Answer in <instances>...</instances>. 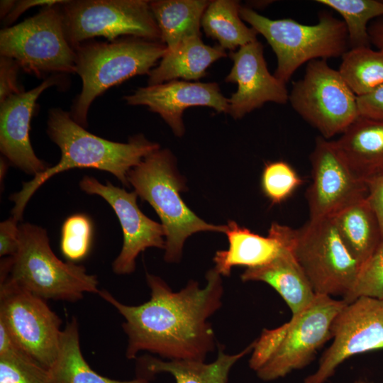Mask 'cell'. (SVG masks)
Masks as SVG:
<instances>
[{
  "label": "cell",
  "mask_w": 383,
  "mask_h": 383,
  "mask_svg": "<svg viewBox=\"0 0 383 383\" xmlns=\"http://www.w3.org/2000/svg\"><path fill=\"white\" fill-rule=\"evenodd\" d=\"M146 279L150 298L140 305L124 304L106 290L98 294L125 319L126 357L135 358L146 350L169 360L204 361L214 346L208 318L221 306V275L212 269L206 273L204 288L190 281L177 292L159 277L147 274Z\"/></svg>",
  "instance_id": "6da1fadb"
},
{
  "label": "cell",
  "mask_w": 383,
  "mask_h": 383,
  "mask_svg": "<svg viewBox=\"0 0 383 383\" xmlns=\"http://www.w3.org/2000/svg\"><path fill=\"white\" fill-rule=\"evenodd\" d=\"M47 133L59 147L61 157L57 164L47 168L24 182L22 189L12 194V216L21 219L26 206L33 194L52 176L74 168H91L113 174L125 186H129L128 174L150 154L160 149L157 143L143 135L128 143L111 141L96 136L77 123L70 112L60 108L49 111Z\"/></svg>",
  "instance_id": "7a4b0ae2"
},
{
  "label": "cell",
  "mask_w": 383,
  "mask_h": 383,
  "mask_svg": "<svg viewBox=\"0 0 383 383\" xmlns=\"http://www.w3.org/2000/svg\"><path fill=\"white\" fill-rule=\"evenodd\" d=\"M346 304L343 299L316 295L306 309L288 322L276 328L264 329L254 340L250 367L264 381L303 369L332 339L334 321Z\"/></svg>",
  "instance_id": "3957f363"
},
{
  "label": "cell",
  "mask_w": 383,
  "mask_h": 383,
  "mask_svg": "<svg viewBox=\"0 0 383 383\" xmlns=\"http://www.w3.org/2000/svg\"><path fill=\"white\" fill-rule=\"evenodd\" d=\"M74 50L75 73L81 77L82 87L70 113L85 128L89 107L97 96L131 77L148 75L167 48L161 41L131 37L109 42H84Z\"/></svg>",
  "instance_id": "277c9868"
},
{
  "label": "cell",
  "mask_w": 383,
  "mask_h": 383,
  "mask_svg": "<svg viewBox=\"0 0 383 383\" xmlns=\"http://www.w3.org/2000/svg\"><path fill=\"white\" fill-rule=\"evenodd\" d=\"M128 181L138 196L148 202L159 216L165 233V260H179L183 245L192 234L201 231L225 233L226 226L207 223L182 200L183 179L175 169L167 150H157L145 157L128 174Z\"/></svg>",
  "instance_id": "5b68a950"
},
{
  "label": "cell",
  "mask_w": 383,
  "mask_h": 383,
  "mask_svg": "<svg viewBox=\"0 0 383 383\" xmlns=\"http://www.w3.org/2000/svg\"><path fill=\"white\" fill-rule=\"evenodd\" d=\"M240 16L271 46L277 57L274 75L284 84L304 63L342 57L350 46L344 21L328 13L320 14L313 25L292 18L271 19L245 6L240 7Z\"/></svg>",
  "instance_id": "8992f818"
},
{
  "label": "cell",
  "mask_w": 383,
  "mask_h": 383,
  "mask_svg": "<svg viewBox=\"0 0 383 383\" xmlns=\"http://www.w3.org/2000/svg\"><path fill=\"white\" fill-rule=\"evenodd\" d=\"M19 245L11 257L8 279L18 287L45 300L74 301L85 293H97L98 280L83 266L61 261L52 251L46 231L40 226L19 225Z\"/></svg>",
  "instance_id": "52a82bcc"
},
{
  "label": "cell",
  "mask_w": 383,
  "mask_h": 383,
  "mask_svg": "<svg viewBox=\"0 0 383 383\" xmlns=\"http://www.w3.org/2000/svg\"><path fill=\"white\" fill-rule=\"evenodd\" d=\"M279 233L316 295L344 299L351 292L360 265L345 245L332 217L309 218L299 229L281 225Z\"/></svg>",
  "instance_id": "ba28073f"
},
{
  "label": "cell",
  "mask_w": 383,
  "mask_h": 383,
  "mask_svg": "<svg viewBox=\"0 0 383 383\" xmlns=\"http://www.w3.org/2000/svg\"><path fill=\"white\" fill-rule=\"evenodd\" d=\"M61 3L43 7L33 16L2 29L1 56L14 60L25 72L37 77L75 73V50L66 38Z\"/></svg>",
  "instance_id": "9c48e42d"
},
{
  "label": "cell",
  "mask_w": 383,
  "mask_h": 383,
  "mask_svg": "<svg viewBox=\"0 0 383 383\" xmlns=\"http://www.w3.org/2000/svg\"><path fill=\"white\" fill-rule=\"evenodd\" d=\"M60 8L66 38L74 49L95 37L113 41L128 35L161 41L150 1L71 0L60 4Z\"/></svg>",
  "instance_id": "30bf717a"
},
{
  "label": "cell",
  "mask_w": 383,
  "mask_h": 383,
  "mask_svg": "<svg viewBox=\"0 0 383 383\" xmlns=\"http://www.w3.org/2000/svg\"><path fill=\"white\" fill-rule=\"evenodd\" d=\"M293 109L326 139L342 134L359 116L357 96L327 60L307 63L289 94Z\"/></svg>",
  "instance_id": "8fae6325"
},
{
  "label": "cell",
  "mask_w": 383,
  "mask_h": 383,
  "mask_svg": "<svg viewBox=\"0 0 383 383\" xmlns=\"http://www.w3.org/2000/svg\"><path fill=\"white\" fill-rule=\"evenodd\" d=\"M0 322L28 355L47 369L52 365L62 330L60 318L45 299L1 279Z\"/></svg>",
  "instance_id": "7c38bea8"
},
{
  "label": "cell",
  "mask_w": 383,
  "mask_h": 383,
  "mask_svg": "<svg viewBox=\"0 0 383 383\" xmlns=\"http://www.w3.org/2000/svg\"><path fill=\"white\" fill-rule=\"evenodd\" d=\"M331 340L304 383H326L348 359L383 348V299L361 296L346 304L334 321Z\"/></svg>",
  "instance_id": "4fadbf2b"
},
{
  "label": "cell",
  "mask_w": 383,
  "mask_h": 383,
  "mask_svg": "<svg viewBox=\"0 0 383 383\" xmlns=\"http://www.w3.org/2000/svg\"><path fill=\"white\" fill-rule=\"evenodd\" d=\"M309 157L312 179L306 198L311 219L332 217L367 196V184L353 172L334 140L317 137Z\"/></svg>",
  "instance_id": "5bb4252c"
},
{
  "label": "cell",
  "mask_w": 383,
  "mask_h": 383,
  "mask_svg": "<svg viewBox=\"0 0 383 383\" xmlns=\"http://www.w3.org/2000/svg\"><path fill=\"white\" fill-rule=\"evenodd\" d=\"M82 190L105 199L117 216L123 231L121 250L113 262V270L118 274L133 272L135 260L148 248H165V230L162 224L149 218L137 204L135 192H128L110 182L101 184L86 176L79 182Z\"/></svg>",
  "instance_id": "9a60e30c"
},
{
  "label": "cell",
  "mask_w": 383,
  "mask_h": 383,
  "mask_svg": "<svg viewBox=\"0 0 383 383\" xmlns=\"http://www.w3.org/2000/svg\"><path fill=\"white\" fill-rule=\"evenodd\" d=\"M233 65L226 82L235 83L237 91L228 99V113L240 118L266 102L285 104L289 101L286 84L271 74L257 40L231 52Z\"/></svg>",
  "instance_id": "2e32d148"
},
{
  "label": "cell",
  "mask_w": 383,
  "mask_h": 383,
  "mask_svg": "<svg viewBox=\"0 0 383 383\" xmlns=\"http://www.w3.org/2000/svg\"><path fill=\"white\" fill-rule=\"evenodd\" d=\"M124 100L128 105L145 106L158 113L177 136L184 133L182 114L186 109L206 106L218 113H228L229 109L228 99L215 82L172 80L139 87Z\"/></svg>",
  "instance_id": "e0dca14e"
},
{
  "label": "cell",
  "mask_w": 383,
  "mask_h": 383,
  "mask_svg": "<svg viewBox=\"0 0 383 383\" xmlns=\"http://www.w3.org/2000/svg\"><path fill=\"white\" fill-rule=\"evenodd\" d=\"M57 83L55 77L48 78L33 89L12 95L0 103L1 152L13 165L28 174L35 176L50 167L35 154L29 131L37 99Z\"/></svg>",
  "instance_id": "ac0fdd59"
},
{
  "label": "cell",
  "mask_w": 383,
  "mask_h": 383,
  "mask_svg": "<svg viewBox=\"0 0 383 383\" xmlns=\"http://www.w3.org/2000/svg\"><path fill=\"white\" fill-rule=\"evenodd\" d=\"M282 243V248L272 260L257 267L247 268L241 279L269 284L286 302L292 316H296L312 303L316 294L292 251Z\"/></svg>",
  "instance_id": "d6986e66"
},
{
  "label": "cell",
  "mask_w": 383,
  "mask_h": 383,
  "mask_svg": "<svg viewBox=\"0 0 383 383\" xmlns=\"http://www.w3.org/2000/svg\"><path fill=\"white\" fill-rule=\"evenodd\" d=\"M225 233L228 240L227 250L216 252L213 261L215 270L223 276H229L233 267L237 266L254 268L272 260L283 247L274 223L263 236L229 221Z\"/></svg>",
  "instance_id": "ffe728a7"
},
{
  "label": "cell",
  "mask_w": 383,
  "mask_h": 383,
  "mask_svg": "<svg viewBox=\"0 0 383 383\" xmlns=\"http://www.w3.org/2000/svg\"><path fill=\"white\" fill-rule=\"evenodd\" d=\"M334 141L362 182L367 184L383 174V122L359 116Z\"/></svg>",
  "instance_id": "44dd1931"
},
{
  "label": "cell",
  "mask_w": 383,
  "mask_h": 383,
  "mask_svg": "<svg viewBox=\"0 0 383 383\" xmlns=\"http://www.w3.org/2000/svg\"><path fill=\"white\" fill-rule=\"evenodd\" d=\"M226 56L219 46L204 43L201 37L188 38L172 50H167L157 66L148 74V85L183 79L196 80L204 77L207 68Z\"/></svg>",
  "instance_id": "7402d4cb"
},
{
  "label": "cell",
  "mask_w": 383,
  "mask_h": 383,
  "mask_svg": "<svg viewBox=\"0 0 383 383\" xmlns=\"http://www.w3.org/2000/svg\"><path fill=\"white\" fill-rule=\"evenodd\" d=\"M332 218L347 248L361 266L382 240L367 197L343 209Z\"/></svg>",
  "instance_id": "603a6c76"
},
{
  "label": "cell",
  "mask_w": 383,
  "mask_h": 383,
  "mask_svg": "<svg viewBox=\"0 0 383 383\" xmlns=\"http://www.w3.org/2000/svg\"><path fill=\"white\" fill-rule=\"evenodd\" d=\"M206 0L150 1V7L167 50L194 37H201L200 27Z\"/></svg>",
  "instance_id": "cb8c5ba5"
},
{
  "label": "cell",
  "mask_w": 383,
  "mask_h": 383,
  "mask_svg": "<svg viewBox=\"0 0 383 383\" xmlns=\"http://www.w3.org/2000/svg\"><path fill=\"white\" fill-rule=\"evenodd\" d=\"M48 370L50 383H150L145 379L117 380L96 372L82 353L74 318L62 330L57 356Z\"/></svg>",
  "instance_id": "d4e9b609"
},
{
  "label": "cell",
  "mask_w": 383,
  "mask_h": 383,
  "mask_svg": "<svg viewBox=\"0 0 383 383\" xmlns=\"http://www.w3.org/2000/svg\"><path fill=\"white\" fill-rule=\"evenodd\" d=\"M255 341L240 353L228 355L219 350L217 358L211 363L191 360H170L165 361L149 358L146 369L151 373L167 372L175 379L176 383H227L228 374L243 356L252 352Z\"/></svg>",
  "instance_id": "484cf974"
},
{
  "label": "cell",
  "mask_w": 383,
  "mask_h": 383,
  "mask_svg": "<svg viewBox=\"0 0 383 383\" xmlns=\"http://www.w3.org/2000/svg\"><path fill=\"white\" fill-rule=\"evenodd\" d=\"M238 1H209L203 14L201 26L207 36L216 40L223 50H235L257 40L258 34L247 26L240 16Z\"/></svg>",
  "instance_id": "4316f807"
},
{
  "label": "cell",
  "mask_w": 383,
  "mask_h": 383,
  "mask_svg": "<svg viewBox=\"0 0 383 383\" xmlns=\"http://www.w3.org/2000/svg\"><path fill=\"white\" fill-rule=\"evenodd\" d=\"M338 72L357 96L367 94L383 84V50L350 48L342 55Z\"/></svg>",
  "instance_id": "83f0119b"
},
{
  "label": "cell",
  "mask_w": 383,
  "mask_h": 383,
  "mask_svg": "<svg viewBox=\"0 0 383 383\" xmlns=\"http://www.w3.org/2000/svg\"><path fill=\"white\" fill-rule=\"evenodd\" d=\"M316 2L333 9L342 16L350 48L370 47L368 23L383 16V1L317 0Z\"/></svg>",
  "instance_id": "f1b7e54d"
},
{
  "label": "cell",
  "mask_w": 383,
  "mask_h": 383,
  "mask_svg": "<svg viewBox=\"0 0 383 383\" xmlns=\"http://www.w3.org/2000/svg\"><path fill=\"white\" fill-rule=\"evenodd\" d=\"M0 383H50L49 370L12 340L0 347Z\"/></svg>",
  "instance_id": "f546056e"
},
{
  "label": "cell",
  "mask_w": 383,
  "mask_h": 383,
  "mask_svg": "<svg viewBox=\"0 0 383 383\" xmlns=\"http://www.w3.org/2000/svg\"><path fill=\"white\" fill-rule=\"evenodd\" d=\"M302 183L296 170L283 160L266 162L260 177L262 192L272 204L287 200Z\"/></svg>",
  "instance_id": "4dcf8cb0"
},
{
  "label": "cell",
  "mask_w": 383,
  "mask_h": 383,
  "mask_svg": "<svg viewBox=\"0 0 383 383\" xmlns=\"http://www.w3.org/2000/svg\"><path fill=\"white\" fill-rule=\"evenodd\" d=\"M92 224L85 214L70 216L61 228L60 250L69 260L78 261L87 256L90 249Z\"/></svg>",
  "instance_id": "1f68e13d"
},
{
  "label": "cell",
  "mask_w": 383,
  "mask_h": 383,
  "mask_svg": "<svg viewBox=\"0 0 383 383\" xmlns=\"http://www.w3.org/2000/svg\"><path fill=\"white\" fill-rule=\"evenodd\" d=\"M361 296L383 299V240L361 265L353 289L343 300L348 304Z\"/></svg>",
  "instance_id": "d6a6232c"
},
{
  "label": "cell",
  "mask_w": 383,
  "mask_h": 383,
  "mask_svg": "<svg viewBox=\"0 0 383 383\" xmlns=\"http://www.w3.org/2000/svg\"><path fill=\"white\" fill-rule=\"evenodd\" d=\"M19 68L18 64L14 60L1 56L0 103L9 96L23 91L17 82V73Z\"/></svg>",
  "instance_id": "836d02e7"
},
{
  "label": "cell",
  "mask_w": 383,
  "mask_h": 383,
  "mask_svg": "<svg viewBox=\"0 0 383 383\" xmlns=\"http://www.w3.org/2000/svg\"><path fill=\"white\" fill-rule=\"evenodd\" d=\"M360 117L383 122V84L372 91L357 96Z\"/></svg>",
  "instance_id": "e575fe53"
},
{
  "label": "cell",
  "mask_w": 383,
  "mask_h": 383,
  "mask_svg": "<svg viewBox=\"0 0 383 383\" xmlns=\"http://www.w3.org/2000/svg\"><path fill=\"white\" fill-rule=\"evenodd\" d=\"M18 221L13 216L0 224V256L12 257L18 248L20 231Z\"/></svg>",
  "instance_id": "d590c367"
},
{
  "label": "cell",
  "mask_w": 383,
  "mask_h": 383,
  "mask_svg": "<svg viewBox=\"0 0 383 383\" xmlns=\"http://www.w3.org/2000/svg\"><path fill=\"white\" fill-rule=\"evenodd\" d=\"M367 201L377 218L383 240V174L367 184Z\"/></svg>",
  "instance_id": "8d00e7d4"
},
{
  "label": "cell",
  "mask_w": 383,
  "mask_h": 383,
  "mask_svg": "<svg viewBox=\"0 0 383 383\" xmlns=\"http://www.w3.org/2000/svg\"><path fill=\"white\" fill-rule=\"evenodd\" d=\"M61 0H21L15 1L13 6L10 13L4 19L6 25L14 22L23 12L28 9L40 6L43 7L55 5L61 3Z\"/></svg>",
  "instance_id": "74e56055"
},
{
  "label": "cell",
  "mask_w": 383,
  "mask_h": 383,
  "mask_svg": "<svg viewBox=\"0 0 383 383\" xmlns=\"http://www.w3.org/2000/svg\"><path fill=\"white\" fill-rule=\"evenodd\" d=\"M370 43L383 50V18L373 21L368 26Z\"/></svg>",
  "instance_id": "f35d334b"
},
{
  "label": "cell",
  "mask_w": 383,
  "mask_h": 383,
  "mask_svg": "<svg viewBox=\"0 0 383 383\" xmlns=\"http://www.w3.org/2000/svg\"><path fill=\"white\" fill-rule=\"evenodd\" d=\"M15 1L12 0H4L0 3V14L1 18L4 19L12 9Z\"/></svg>",
  "instance_id": "ab89813d"
},
{
  "label": "cell",
  "mask_w": 383,
  "mask_h": 383,
  "mask_svg": "<svg viewBox=\"0 0 383 383\" xmlns=\"http://www.w3.org/2000/svg\"><path fill=\"white\" fill-rule=\"evenodd\" d=\"M352 383H374V382L367 380V379H357V380L354 381Z\"/></svg>",
  "instance_id": "60d3db41"
}]
</instances>
